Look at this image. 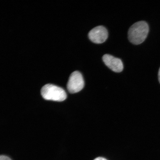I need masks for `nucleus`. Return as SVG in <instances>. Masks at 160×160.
Returning <instances> with one entry per match:
<instances>
[{"label":"nucleus","instance_id":"1","mask_svg":"<svg viewBox=\"0 0 160 160\" xmlns=\"http://www.w3.org/2000/svg\"><path fill=\"white\" fill-rule=\"evenodd\" d=\"M149 31V26L146 22H137L129 30L128 35L129 41L133 44L139 45L145 41Z\"/></svg>","mask_w":160,"mask_h":160},{"label":"nucleus","instance_id":"2","mask_svg":"<svg viewBox=\"0 0 160 160\" xmlns=\"http://www.w3.org/2000/svg\"><path fill=\"white\" fill-rule=\"evenodd\" d=\"M41 94L44 99L49 101L62 102L67 98V93L64 90L51 84H48L42 88Z\"/></svg>","mask_w":160,"mask_h":160},{"label":"nucleus","instance_id":"3","mask_svg":"<svg viewBox=\"0 0 160 160\" xmlns=\"http://www.w3.org/2000/svg\"><path fill=\"white\" fill-rule=\"evenodd\" d=\"M84 85L82 74L79 71H75L70 76L67 85V89L70 93H77L83 89Z\"/></svg>","mask_w":160,"mask_h":160},{"label":"nucleus","instance_id":"4","mask_svg":"<svg viewBox=\"0 0 160 160\" xmlns=\"http://www.w3.org/2000/svg\"><path fill=\"white\" fill-rule=\"evenodd\" d=\"M108 32L105 27L100 26L96 27L89 32V39L93 42L101 44L104 42L108 37Z\"/></svg>","mask_w":160,"mask_h":160},{"label":"nucleus","instance_id":"5","mask_svg":"<svg viewBox=\"0 0 160 160\" xmlns=\"http://www.w3.org/2000/svg\"><path fill=\"white\" fill-rule=\"evenodd\" d=\"M103 61L105 65L115 72H121L123 71V66L121 60L109 54L104 55Z\"/></svg>","mask_w":160,"mask_h":160},{"label":"nucleus","instance_id":"6","mask_svg":"<svg viewBox=\"0 0 160 160\" xmlns=\"http://www.w3.org/2000/svg\"><path fill=\"white\" fill-rule=\"evenodd\" d=\"M0 160H12L10 158L5 155H0Z\"/></svg>","mask_w":160,"mask_h":160},{"label":"nucleus","instance_id":"7","mask_svg":"<svg viewBox=\"0 0 160 160\" xmlns=\"http://www.w3.org/2000/svg\"><path fill=\"white\" fill-rule=\"evenodd\" d=\"M107 160V159L102 157H98L96 158L94 160Z\"/></svg>","mask_w":160,"mask_h":160},{"label":"nucleus","instance_id":"8","mask_svg":"<svg viewBox=\"0 0 160 160\" xmlns=\"http://www.w3.org/2000/svg\"><path fill=\"white\" fill-rule=\"evenodd\" d=\"M158 79L159 82L160 83V68L159 71L158 72Z\"/></svg>","mask_w":160,"mask_h":160}]
</instances>
